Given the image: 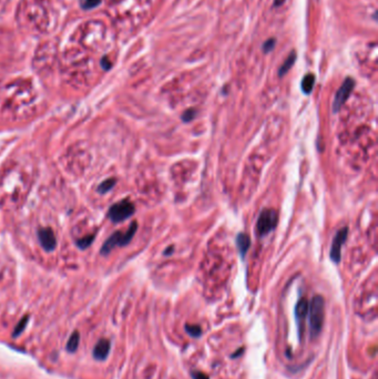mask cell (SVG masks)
<instances>
[{"label": "cell", "instance_id": "obj_1", "mask_svg": "<svg viewBox=\"0 0 378 379\" xmlns=\"http://www.w3.org/2000/svg\"><path fill=\"white\" fill-rule=\"evenodd\" d=\"M308 314H310V332L311 338H316L322 332L325 316V300L320 295L313 297L311 304L308 305Z\"/></svg>", "mask_w": 378, "mask_h": 379}, {"label": "cell", "instance_id": "obj_2", "mask_svg": "<svg viewBox=\"0 0 378 379\" xmlns=\"http://www.w3.org/2000/svg\"><path fill=\"white\" fill-rule=\"evenodd\" d=\"M138 230V223L132 222L127 232L122 233V232H115L110 238L104 242V244L101 247V254L108 255L113 248L118 246H125L131 242L134 234Z\"/></svg>", "mask_w": 378, "mask_h": 379}, {"label": "cell", "instance_id": "obj_3", "mask_svg": "<svg viewBox=\"0 0 378 379\" xmlns=\"http://www.w3.org/2000/svg\"><path fill=\"white\" fill-rule=\"evenodd\" d=\"M134 212H136L134 204L130 199H125L110 207L108 212V218L111 219L113 223H120L125 221V219H129L130 217H132Z\"/></svg>", "mask_w": 378, "mask_h": 379}, {"label": "cell", "instance_id": "obj_4", "mask_svg": "<svg viewBox=\"0 0 378 379\" xmlns=\"http://www.w3.org/2000/svg\"><path fill=\"white\" fill-rule=\"evenodd\" d=\"M278 212L272 209H265L261 212L258 219V232L261 236H264L273 231L278 224Z\"/></svg>", "mask_w": 378, "mask_h": 379}, {"label": "cell", "instance_id": "obj_5", "mask_svg": "<svg viewBox=\"0 0 378 379\" xmlns=\"http://www.w3.org/2000/svg\"><path fill=\"white\" fill-rule=\"evenodd\" d=\"M354 87H355V81H354L353 78H349L348 77V78L345 79L343 84H341L340 88L338 89V91L336 92L334 102H333V111L335 113L338 112L344 103L346 102L349 96H351Z\"/></svg>", "mask_w": 378, "mask_h": 379}, {"label": "cell", "instance_id": "obj_6", "mask_svg": "<svg viewBox=\"0 0 378 379\" xmlns=\"http://www.w3.org/2000/svg\"><path fill=\"white\" fill-rule=\"evenodd\" d=\"M347 234H348V229L347 227H343V229H340L338 232H337L334 239H333L329 256H331V259L334 263H339V260L341 259V253H340L341 246L344 245L345 241H346Z\"/></svg>", "mask_w": 378, "mask_h": 379}, {"label": "cell", "instance_id": "obj_7", "mask_svg": "<svg viewBox=\"0 0 378 379\" xmlns=\"http://www.w3.org/2000/svg\"><path fill=\"white\" fill-rule=\"evenodd\" d=\"M308 305H310V303H308L307 299H300L295 306V319H296V321H298L299 339H302L303 337L304 323L308 314Z\"/></svg>", "mask_w": 378, "mask_h": 379}, {"label": "cell", "instance_id": "obj_8", "mask_svg": "<svg viewBox=\"0 0 378 379\" xmlns=\"http://www.w3.org/2000/svg\"><path fill=\"white\" fill-rule=\"evenodd\" d=\"M38 239L42 248L46 252H52L57 246V239L54 231L49 227H43L38 231Z\"/></svg>", "mask_w": 378, "mask_h": 379}, {"label": "cell", "instance_id": "obj_9", "mask_svg": "<svg viewBox=\"0 0 378 379\" xmlns=\"http://www.w3.org/2000/svg\"><path fill=\"white\" fill-rule=\"evenodd\" d=\"M110 349H111V343H110V340L102 338V339L98 341L96 347L93 348V357H95L97 360L107 359Z\"/></svg>", "mask_w": 378, "mask_h": 379}, {"label": "cell", "instance_id": "obj_10", "mask_svg": "<svg viewBox=\"0 0 378 379\" xmlns=\"http://www.w3.org/2000/svg\"><path fill=\"white\" fill-rule=\"evenodd\" d=\"M237 245H238L239 254H241L242 258H244V256L246 255V252L249 251V248L251 246L250 236L246 233H239L237 236Z\"/></svg>", "mask_w": 378, "mask_h": 379}, {"label": "cell", "instance_id": "obj_11", "mask_svg": "<svg viewBox=\"0 0 378 379\" xmlns=\"http://www.w3.org/2000/svg\"><path fill=\"white\" fill-rule=\"evenodd\" d=\"M296 57H298V56H296V52L295 51H292L291 54H290V56H288L287 58H286L285 62H284L282 66H280V68H279V77L285 76L286 73L290 71V69L293 66H294L295 61H296Z\"/></svg>", "mask_w": 378, "mask_h": 379}, {"label": "cell", "instance_id": "obj_12", "mask_svg": "<svg viewBox=\"0 0 378 379\" xmlns=\"http://www.w3.org/2000/svg\"><path fill=\"white\" fill-rule=\"evenodd\" d=\"M79 343H80V334L78 332H73L70 335V337H69L66 349L69 353H75L79 347Z\"/></svg>", "mask_w": 378, "mask_h": 379}, {"label": "cell", "instance_id": "obj_13", "mask_svg": "<svg viewBox=\"0 0 378 379\" xmlns=\"http://www.w3.org/2000/svg\"><path fill=\"white\" fill-rule=\"evenodd\" d=\"M314 83H315V76L313 73H308L303 78L302 80V90L304 93H311L313 88H314Z\"/></svg>", "mask_w": 378, "mask_h": 379}, {"label": "cell", "instance_id": "obj_14", "mask_svg": "<svg viewBox=\"0 0 378 379\" xmlns=\"http://www.w3.org/2000/svg\"><path fill=\"white\" fill-rule=\"evenodd\" d=\"M29 319H30V316L29 315H24L22 319L19 320V323L16 325L14 332H12V337H14V338L18 337L20 334H21L24 331V329H26L28 323H29Z\"/></svg>", "mask_w": 378, "mask_h": 379}, {"label": "cell", "instance_id": "obj_15", "mask_svg": "<svg viewBox=\"0 0 378 379\" xmlns=\"http://www.w3.org/2000/svg\"><path fill=\"white\" fill-rule=\"evenodd\" d=\"M116 183H117L116 179H108V180H105L101 183L99 187H98V191H99V193H101V194L107 193L112 189L113 186L116 185Z\"/></svg>", "mask_w": 378, "mask_h": 379}, {"label": "cell", "instance_id": "obj_16", "mask_svg": "<svg viewBox=\"0 0 378 379\" xmlns=\"http://www.w3.org/2000/svg\"><path fill=\"white\" fill-rule=\"evenodd\" d=\"M185 331H186V333L189 334L190 336L195 337V338L200 337L202 335V329H201V327L199 325H189V324H186L185 325Z\"/></svg>", "mask_w": 378, "mask_h": 379}, {"label": "cell", "instance_id": "obj_17", "mask_svg": "<svg viewBox=\"0 0 378 379\" xmlns=\"http://www.w3.org/2000/svg\"><path fill=\"white\" fill-rule=\"evenodd\" d=\"M96 235H88L85 236V238L81 239H78L77 241V245H78L79 248H82V250H85V248H88L89 246L91 245L93 239H95Z\"/></svg>", "mask_w": 378, "mask_h": 379}, {"label": "cell", "instance_id": "obj_18", "mask_svg": "<svg viewBox=\"0 0 378 379\" xmlns=\"http://www.w3.org/2000/svg\"><path fill=\"white\" fill-rule=\"evenodd\" d=\"M195 116H197V110H194V109L186 110V111L182 115V121H184V122L192 121L195 118Z\"/></svg>", "mask_w": 378, "mask_h": 379}, {"label": "cell", "instance_id": "obj_19", "mask_svg": "<svg viewBox=\"0 0 378 379\" xmlns=\"http://www.w3.org/2000/svg\"><path fill=\"white\" fill-rule=\"evenodd\" d=\"M275 42H276V40L274 38L268 39L267 41H265V43L263 44V51L265 52V54H268V52H271L274 49V47H275Z\"/></svg>", "mask_w": 378, "mask_h": 379}, {"label": "cell", "instance_id": "obj_20", "mask_svg": "<svg viewBox=\"0 0 378 379\" xmlns=\"http://www.w3.org/2000/svg\"><path fill=\"white\" fill-rule=\"evenodd\" d=\"M99 2H100V0H87V1L83 3V7H84V9H90V8L96 7Z\"/></svg>", "mask_w": 378, "mask_h": 379}, {"label": "cell", "instance_id": "obj_21", "mask_svg": "<svg viewBox=\"0 0 378 379\" xmlns=\"http://www.w3.org/2000/svg\"><path fill=\"white\" fill-rule=\"evenodd\" d=\"M191 377H192L193 379H209L207 375H205L204 373H201V372H192L191 373Z\"/></svg>", "mask_w": 378, "mask_h": 379}, {"label": "cell", "instance_id": "obj_22", "mask_svg": "<svg viewBox=\"0 0 378 379\" xmlns=\"http://www.w3.org/2000/svg\"><path fill=\"white\" fill-rule=\"evenodd\" d=\"M284 1H285V0H275L274 6H280V5H283Z\"/></svg>", "mask_w": 378, "mask_h": 379}, {"label": "cell", "instance_id": "obj_23", "mask_svg": "<svg viewBox=\"0 0 378 379\" xmlns=\"http://www.w3.org/2000/svg\"><path fill=\"white\" fill-rule=\"evenodd\" d=\"M173 248H174L173 246H171V247H169V248H168V250H166V251L164 252V255H170V254H171V253H172V252H171V251H172V250H173Z\"/></svg>", "mask_w": 378, "mask_h": 379}]
</instances>
